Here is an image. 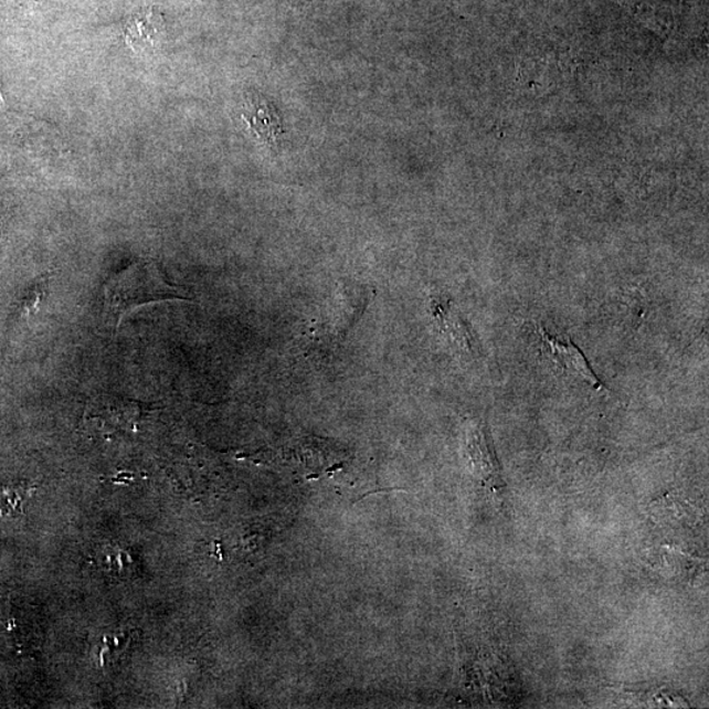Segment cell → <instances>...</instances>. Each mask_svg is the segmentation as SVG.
<instances>
[{
	"instance_id": "6da1fadb",
	"label": "cell",
	"mask_w": 709,
	"mask_h": 709,
	"mask_svg": "<svg viewBox=\"0 0 709 709\" xmlns=\"http://www.w3.org/2000/svg\"><path fill=\"white\" fill-rule=\"evenodd\" d=\"M189 300L184 290L166 282L158 264L140 261L130 264L104 285V315L115 330L131 310L144 305Z\"/></svg>"
},
{
	"instance_id": "7a4b0ae2",
	"label": "cell",
	"mask_w": 709,
	"mask_h": 709,
	"mask_svg": "<svg viewBox=\"0 0 709 709\" xmlns=\"http://www.w3.org/2000/svg\"><path fill=\"white\" fill-rule=\"evenodd\" d=\"M372 290L367 285L345 282L338 285L318 316L313 319L310 338L318 346L329 347L342 342L371 301Z\"/></svg>"
},
{
	"instance_id": "3957f363",
	"label": "cell",
	"mask_w": 709,
	"mask_h": 709,
	"mask_svg": "<svg viewBox=\"0 0 709 709\" xmlns=\"http://www.w3.org/2000/svg\"><path fill=\"white\" fill-rule=\"evenodd\" d=\"M535 334L538 336L540 352L543 357L551 361V363L559 368L562 372L580 379L589 387L601 391L603 389L602 381L596 378V374L589 364L585 354L574 346L570 340H561L554 338L543 329V326L535 324Z\"/></svg>"
},
{
	"instance_id": "277c9868",
	"label": "cell",
	"mask_w": 709,
	"mask_h": 709,
	"mask_svg": "<svg viewBox=\"0 0 709 709\" xmlns=\"http://www.w3.org/2000/svg\"><path fill=\"white\" fill-rule=\"evenodd\" d=\"M241 117L252 134L269 148L277 150L284 130L282 116L273 103L260 94L247 93Z\"/></svg>"
},
{
	"instance_id": "5b68a950",
	"label": "cell",
	"mask_w": 709,
	"mask_h": 709,
	"mask_svg": "<svg viewBox=\"0 0 709 709\" xmlns=\"http://www.w3.org/2000/svg\"><path fill=\"white\" fill-rule=\"evenodd\" d=\"M431 315H433L437 330L457 351L467 353L468 357L477 354L475 337L472 336L467 324L463 321L449 298L442 295L435 296L431 300Z\"/></svg>"
},
{
	"instance_id": "8992f818",
	"label": "cell",
	"mask_w": 709,
	"mask_h": 709,
	"mask_svg": "<svg viewBox=\"0 0 709 709\" xmlns=\"http://www.w3.org/2000/svg\"><path fill=\"white\" fill-rule=\"evenodd\" d=\"M165 24L161 13L144 10L135 13L124 28V39L137 53L152 52L161 43Z\"/></svg>"
},
{
	"instance_id": "52a82bcc",
	"label": "cell",
	"mask_w": 709,
	"mask_h": 709,
	"mask_svg": "<svg viewBox=\"0 0 709 709\" xmlns=\"http://www.w3.org/2000/svg\"><path fill=\"white\" fill-rule=\"evenodd\" d=\"M468 454L478 477L486 483H500L495 452L490 447L488 435L483 425H472L468 430Z\"/></svg>"
},
{
	"instance_id": "ba28073f",
	"label": "cell",
	"mask_w": 709,
	"mask_h": 709,
	"mask_svg": "<svg viewBox=\"0 0 709 709\" xmlns=\"http://www.w3.org/2000/svg\"><path fill=\"white\" fill-rule=\"evenodd\" d=\"M33 489L27 485H9L0 488V519L23 516L25 504Z\"/></svg>"
}]
</instances>
